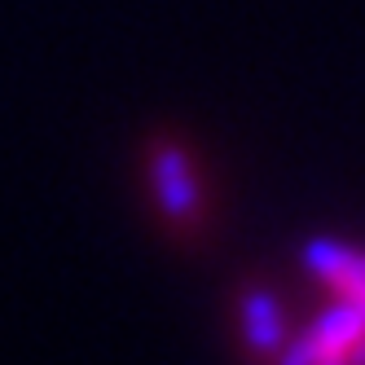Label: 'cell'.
<instances>
[{"instance_id": "1", "label": "cell", "mask_w": 365, "mask_h": 365, "mask_svg": "<svg viewBox=\"0 0 365 365\" xmlns=\"http://www.w3.org/2000/svg\"><path fill=\"white\" fill-rule=\"evenodd\" d=\"M145 190L154 198L159 225L180 242H194L207 225V190L198 172V154L190 141L172 133H154L145 141Z\"/></svg>"}, {"instance_id": "2", "label": "cell", "mask_w": 365, "mask_h": 365, "mask_svg": "<svg viewBox=\"0 0 365 365\" xmlns=\"http://www.w3.org/2000/svg\"><path fill=\"white\" fill-rule=\"evenodd\" d=\"M238 334H242V348L251 352V361L273 365L277 352L291 344L286 304L273 291H264V286H242V295H238Z\"/></svg>"}, {"instance_id": "3", "label": "cell", "mask_w": 365, "mask_h": 365, "mask_svg": "<svg viewBox=\"0 0 365 365\" xmlns=\"http://www.w3.org/2000/svg\"><path fill=\"white\" fill-rule=\"evenodd\" d=\"M304 264L312 277H322L334 299H348L365 312V251L356 247H344L334 238H312L304 247Z\"/></svg>"}, {"instance_id": "4", "label": "cell", "mask_w": 365, "mask_h": 365, "mask_svg": "<svg viewBox=\"0 0 365 365\" xmlns=\"http://www.w3.org/2000/svg\"><path fill=\"white\" fill-rule=\"evenodd\" d=\"M348 365H365V334H361V344L352 348V356H348Z\"/></svg>"}, {"instance_id": "5", "label": "cell", "mask_w": 365, "mask_h": 365, "mask_svg": "<svg viewBox=\"0 0 365 365\" xmlns=\"http://www.w3.org/2000/svg\"><path fill=\"white\" fill-rule=\"evenodd\" d=\"M334 365H348V361H334Z\"/></svg>"}]
</instances>
